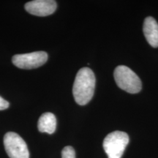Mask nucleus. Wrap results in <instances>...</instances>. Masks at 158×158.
Here are the masks:
<instances>
[{"label":"nucleus","instance_id":"f257e3e1","mask_svg":"<svg viewBox=\"0 0 158 158\" xmlns=\"http://www.w3.org/2000/svg\"><path fill=\"white\" fill-rule=\"evenodd\" d=\"M95 87V76L89 68L79 70L75 79L73 94L76 102L80 106L86 105L92 100Z\"/></svg>","mask_w":158,"mask_h":158},{"label":"nucleus","instance_id":"f03ea898","mask_svg":"<svg viewBox=\"0 0 158 158\" xmlns=\"http://www.w3.org/2000/svg\"><path fill=\"white\" fill-rule=\"evenodd\" d=\"M114 79L117 86L131 94L138 93L141 90V79L131 69L126 66H118L114 70Z\"/></svg>","mask_w":158,"mask_h":158},{"label":"nucleus","instance_id":"7ed1b4c3","mask_svg":"<svg viewBox=\"0 0 158 158\" xmlns=\"http://www.w3.org/2000/svg\"><path fill=\"white\" fill-rule=\"evenodd\" d=\"M129 141V136L124 132H112L103 141L105 152L107 154L108 158H121Z\"/></svg>","mask_w":158,"mask_h":158},{"label":"nucleus","instance_id":"20e7f679","mask_svg":"<svg viewBox=\"0 0 158 158\" xmlns=\"http://www.w3.org/2000/svg\"><path fill=\"white\" fill-rule=\"evenodd\" d=\"M4 145L10 158H29L27 143L17 133L13 132L6 133L4 137Z\"/></svg>","mask_w":158,"mask_h":158},{"label":"nucleus","instance_id":"39448f33","mask_svg":"<svg viewBox=\"0 0 158 158\" xmlns=\"http://www.w3.org/2000/svg\"><path fill=\"white\" fill-rule=\"evenodd\" d=\"M48 60V54L45 51H36L29 54L15 55L12 59L13 64L21 69H34L39 68Z\"/></svg>","mask_w":158,"mask_h":158},{"label":"nucleus","instance_id":"423d86ee","mask_svg":"<svg viewBox=\"0 0 158 158\" xmlns=\"http://www.w3.org/2000/svg\"><path fill=\"white\" fill-rule=\"evenodd\" d=\"M57 7L54 0H34L26 3L25 9L28 13L37 16H47L56 10Z\"/></svg>","mask_w":158,"mask_h":158},{"label":"nucleus","instance_id":"0eeeda50","mask_svg":"<svg viewBox=\"0 0 158 158\" xmlns=\"http://www.w3.org/2000/svg\"><path fill=\"white\" fill-rule=\"evenodd\" d=\"M143 34L150 45L154 48L158 47V23L152 17L145 19L143 27Z\"/></svg>","mask_w":158,"mask_h":158},{"label":"nucleus","instance_id":"6e6552de","mask_svg":"<svg viewBox=\"0 0 158 158\" xmlns=\"http://www.w3.org/2000/svg\"><path fill=\"white\" fill-rule=\"evenodd\" d=\"M37 127L41 133L53 134L56 128V118L52 113H45L38 120Z\"/></svg>","mask_w":158,"mask_h":158},{"label":"nucleus","instance_id":"1a4fd4ad","mask_svg":"<svg viewBox=\"0 0 158 158\" xmlns=\"http://www.w3.org/2000/svg\"><path fill=\"white\" fill-rule=\"evenodd\" d=\"M62 158H76V152L70 146L65 147L62 151Z\"/></svg>","mask_w":158,"mask_h":158},{"label":"nucleus","instance_id":"9d476101","mask_svg":"<svg viewBox=\"0 0 158 158\" xmlns=\"http://www.w3.org/2000/svg\"><path fill=\"white\" fill-rule=\"evenodd\" d=\"M9 102L0 96V110L7 109L9 107Z\"/></svg>","mask_w":158,"mask_h":158}]
</instances>
